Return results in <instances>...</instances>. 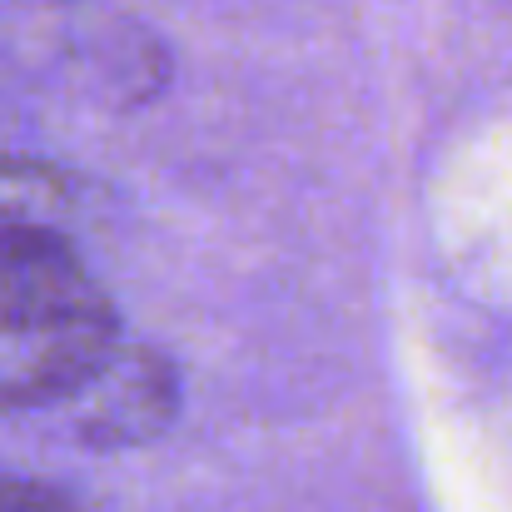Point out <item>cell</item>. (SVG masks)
I'll return each instance as SVG.
<instances>
[{
    "label": "cell",
    "instance_id": "obj_1",
    "mask_svg": "<svg viewBox=\"0 0 512 512\" xmlns=\"http://www.w3.org/2000/svg\"><path fill=\"white\" fill-rule=\"evenodd\" d=\"M179 413V373L165 353L145 343H115L45 418L80 448H145Z\"/></svg>",
    "mask_w": 512,
    "mask_h": 512
},
{
    "label": "cell",
    "instance_id": "obj_2",
    "mask_svg": "<svg viewBox=\"0 0 512 512\" xmlns=\"http://www.w3.org/2000/svg\"><path fill=\"white\" fill-rule=\"evenodd\" d=\"M120 319H55L0 309V413H45L60 403L110 348Z\"/></svg>",
    "mask_w": 512,
    "mask_h": 512
},
{
    "label": "cell",
    "instance_id": "obj_3",
    "mask_svg": "<svg viewBox=\"0 0 512 512\" xmlns=\"http://www.w3.org/2000/svg\"><path fill=\"white\" fill-rule=\"evenodd\" d=\"M70 179L55 165L0 155V229H60Z\"/></svg>",
    "mask_w": 512,
    "mask_h": 512
},
{
    "label": "cell",
    "instance_id": "obj_4",
    "mask_svg": "<svg viewBox=\"0 0 512 512\" xmlns=\"http://www.w3.org/2000/svg\"><path fill=\"white\" fill-rule=\"evenodd\" d=\"M0 512H95V508L80 503L75 493L55 488V483L5 478V473H0Z\"/></svg>",
    "mask_w": 512,
    "mask_h": 512
}]
</instances>
